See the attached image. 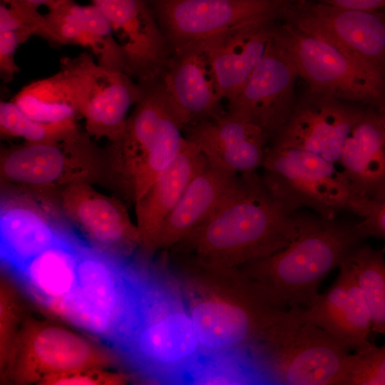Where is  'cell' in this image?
Returning a JSON list of instances; mask_svg holds the SVG:
<instances>
[{
  "instance_id": "7c38bea8",
  "label": "cell",
  "mask_w": 385,
  "mask_h": 385,
  "mask_svg": "<svg viewBox=\"0 0 385 385\" xmlns=\"http://www.w3.org/2000/svg\"><path fill=\"white\" fill-rule=\"evenodd\" d=\"M271 0H155L154 14L170 52L247 23L274 19Z\"/></svg>"
},
{
  "instance_id": "44dd1931",
  "label": "cell",
  "mask_w": 385,
  "mask_h": 385,
  "mask_svg": "<svg viewBox=\"0 0 385 385\" xmlns=\"http://www.w3.org/2000/svg\"><path fill=\"white\" fill-rule=\"evenodd\" d=\"M183 130L213 166L237 175L262 168L267 142L261 129L251 123L225 113Z\"/></svg>"
},
{
  "instance_id": "cb8c5ba5",
  "label": "cell",
  "mask_w": 385,
  "mask_h": 385,
  "mask_svg": "<svg viewBox=\"0 0 385 385\" xmlns=\"http://www.w3.org/2000/svg\"><path fill=\"white\" fill-rule=\"evenodd\" d=\"M338 163L359 200L385 193V129L378 110L366 107L349 133Z\"/></svg>"
},
{
  "instance_id": "ac0fdd59",
  "label": "cell",
  "mask_w": 385,
  "mask_h": 385,
  "mask_svg": "<svg viewBox=\"0 0 385 385\" xmlns=\"http://www.w3.org/2000/svg\"><path fill=\"white\" fill-rule=\"evenodd\" d=\"M71 232L31 193H4L0 202L1 259L16 270Z\"/></svg>"
},
{
  "instance_id": "4dcf8cb0",
  "label": "cell",
  "mask_w": 385,
  "mask_h": 385,
  "mask_svg": "<svg viewBox=\"0 0 385 385\" xmlns=\"http://www.w3.org/2000/svg\"><path fill=\"white\" fill-rule=\"evenodd\" d=\"M14 279L3 272L0 279V376L6 382L13 365L22 324L20 292Z\"/></svg>"
},
{
  "instance_id": "2e32d148",
  "label": "cell",
  "mask_w": 385,
  "mask_h": 385,
  "mask_svg": "<svg viewBox=\"0 0 385 385\" xmlns=\"http://www.w3.org/2000/svg\"><path fill=\"white\" fill-rule=\"evenodd\" d=\"M61 204L66 217L98 251L125 261L140 248L137 225L125 206L96 191L88 182L64 187Z\"/></svg>"
},
{
  "instance_id": "484cf974",
  "label": "cell",
  "mask_w": 385,
  "mask_h": 385,
  "mask_svg": "<svg viewBox=\"0 0 385 385\" xmlns=\"http://www.w3.org/2000/svg\"><path fill=\"white\" fill-rule=\"evenodd\" d=\"M44 17L62 46L87 47L96 56L100 66L125 72L121 47L108 20L96 5L81 6L73 0H67L49 10Z\"/></svg>"
},
{
  "instance_id": "8d00e7d4",
  "label": "cell",
  "mask_w": 385,
  "mask_h": 385,
  "mask_svg": "<svg viewBox=\"0 0 385 385\" xmlns=\"http://www.w3.org/2000/svg\"><path fill=\"white\" fill-rule=\"evenodd\" d=\"M335 7L385 16V0H314Z\"/></svg>"
},
{
  "instance_id": "7402d4cb",
  "label": "cell",
  "mask_w": 385,
  "mask_h": 385,
  "mask_svg": "<svg viewBox=\"0 0 385 385\" xmlns=\"http://www.w3.org/2000/svg\"><path fill=\"white\" fill-rule=\"evenodd\" d=\"M274 20L247 23L206 38L222 99L233 98L263 58Z\"/></svg>"
},
{
  "instance_id": "277c9868",
  "label": "cell",
  "mask_w": 385,
  "mask_h": 385,
  "mask_svg": "<svg viewBox=\"0 0 385 385\" xmlns=\"http://www.w3.org/2000/svg\"><path fill=\"white\" fill-rule=\"evenodd\" d=\"M364 238L356 224L302 215L297 236L282 250L240 267L289 308H307L324 278Z\"/></svg>"
},
{
  "instance_id": "7a4b0ae2",
  "label": "cell",
  "mask_w": 385,
  "mask_h": 385,
  "mask_svg": "<svg viewBox=\"0 0 385 385\" xmlns=\"http://www.w3.org/2000/svg\"><path fill=\"white\" fill-rule=\"evenodd\" d=\"M130 309L113 349L145 382H189L203 355L175 275L168 263L130 265Z\"/></svg>"
},
{
  "instance_id": "4316f807",
  "label": "cell",
  "mask_w": 385,
  "mask_h": 385,
  "mask_svg": "<svg viewBox=\"0 0 385 385\" xmlns=\"http://www.w3.org/2000/svg\"><path fill=\"white\" fill-rule=\"evenodd\" d=\"M81 244L71 232L10 272L43 312L71 291Z\"/></svg>"
},
{
  "instance_id": "d6986e66",
  "label": "cell",
  "mask_w": 385,
  "mask_h": 385,
  "mask_svg": "<svg viewBox=\"0 0 385 385\" xmlns=\"http://www.w3.org/2000/svg\"><path fill=\"white\" fill-rule=\"evenodd\" d=\"M97 64L87 53L63 58L58 73L24 86L11 101L38 121H76L82 117Z\"/></svg>"
},
{
  "instance_id": "30bf717a",
  "label": "cell",
  "mask_w": 385,
  "mask_h": 385,
  "mask_svg": "<svg viewBox=\"0 0 385 385\" xmlns=\"http://www.w3.org/2000/svg\"><path fill=\"white\" fill-rule=\"evenodd\" d=\"M298 77L294 65L272 30L263 58L238 93L228 101L226 113L260 128L267 143L292 113L297 101Z\"/></svg>"
},
{
  "instance_id": "d4e9b609",
  "label": "cell",
  "mask_w": 385,
  "mask_h": 385,
  "mask_svg": "<svg viewBox=\"0 0 385 385\" xmlns=\"http://www.w3.org/2000/svg\"><path fill=\"white\" fill-rule=\"evenodd\" d=\"M240 175L207 163L190 181L164 222L155 251H167L204 222L233 190Z\"/></svg>"
},
{
  "instance_id": "8992f818",
  "label": "cell",
  "mask_w": 385,
  "mask_h": 385,
  "mask_svg": "<svg viewBox=\"0 0 385 385\" xmlns=\"http://www.w3.org/2000/svg\"><path fill=\"white\" fill-rule=\"evenodd\" d=\"M273 34L308 90L378 111L385 108L384 73L330 40L288 22L274 24Z\"/></svg>"
},
{
  "instance_id": "6da1fadb",
  "label": "cell",
  "mask_w": 385,
  "mask_h": 385,
  "mask_svg": "<svg viewBox=\"0 0 385 385\" xmlns=\"http://www.w3.org/2000/svg\"><path fill=\"white\" fill-rule=\"evenodd\" d=\"M203 356L244 358L297 320L289 308L240 267L205 264L168 252Z\"/></svg>"
},
{
  "instance_id": "e0dca14e",
  "label": "cell",
  "mask_w": 385,
  "mask_h": 385,
  "mask_svg": "<svg viewBox=\"0 0 385 385\" xmlns=\"http://www.w3.org/2000/svg\"><path fill=\"white\" fill-rule=\"evenodd\" d=\"M108 20L123 51L125 72L145 83L160 78L170 50L154 13L143 0H92Z\"/></svg>"
},
{
  "instance_id": "8fae6325",
  "label": "cell",
  "mask_w": 385,
  "mask_h": 385,
  "mask_svg": "<svg viewBox=\"0 0 385 385\" xmlns=\"http://www.w3.org/2000/svg\"><path fill=\"white\" fill-rule=\"evenodd\" d=\"M89 136L78 129L60 142L27 143L12 148L1 157V177L41 190L88 182L97 170Z\"/></svg>"
},
{
  "instance_id": "5b68a950",
  "label": "cell",
  "mask_w": 385,
  "mask_h": 385,
  "mask_svg": "<svg viewBox=\"0 0 385 385\" xmlns=\"http://www.w3.org/2000/svg\"><path fill=\"white\" fill-rule=\"evenodd\" d=\"M131 291L130 265L82 242L71 291L44 313L113 347L128 315Z\"/></svg>"
},
{
  "instance_id": "836d02e7",
  "label": "cell",
  "mask_w": 385,
  "mask_h": 385,
  "mask_svg": "<svg viewBox=\"0 0 385 385\" xmlns=\"http://www.w3.org/2000/svg\"><path fill=\"white\" fill-rule=\"evenodd\" d=\"M131 373L113 372L105 368H88L46 376L41 385H123L131 381Z\"/></svg>"
},
{
  "instance_id": "ffe728a7",
  "label": "cell",
  "mask_w": 385,
  "mask_h": 385,
  "mask_svg": "<svg viewBox=\"0 0 385 385\" xmlns=\"http://www.w3.org/2000/svg\"><path fill=\"white\" fill-rule=\"evenodd\" d=\"M305 320L324 329L349 350L359 351L372 344L370 312L347 260L339 275L324 293H318L304 310Z\"/></svg>"
},
{
  "instance_id": "e575fe53",
  "label": "cell",
  "mask_w": 385,
  "mask_h": 385,
  "mask_svg": "<svg viewBox=\"0 0 385 385\" xmlns=\"http://www.w3.org/2000/svg\"><path fill=\"white\" fill-rule=\"evenodd\" d=\"M354 214L362 218L356 225L364 239L374 237L385 241V193L360 201Z\"/></svg>"
},
{
  "instance_id": "d6a6232c",
  "label": "cell",
  "mask_w": 385,
  "mask_h": 385,
  "mask_svg": "<svg viewBox=\"0 0 385 385\" xmlns=\"http://www.w3.org/2000/svg\"><path fill=\"white\" fill-rule=\"evenodd\" d=\"M342 385H385V342L349 354Z\"/></svg>"
},
{
  "instance_id": "9c48e42d",
  "label": "cell",
  "mask_w": 385,
  "mask_h": 385,
  "mask_svg": "<svg viewBox=\"0 0 385 385\" xmlns=\"http://www.w3.org/2000/svg\"><path fill=\"white\" fill-rule=\"evenodd\" d=\"M121 364L114 349L63 327L27 318L21 326L6 382L38 384L51 375L88 368L108 369Z\"/></svg>"
},
{
  "instance_id": "52a82bcc",
  "label": "cell",
  "mask_w": 385,
  "mask_h": 385,
  "mask_svg": "<svg viewBox=\"0 0 385 385\" xmlns=\"http://www.w3.org/2000/svg\"><path fill=\"white\" fill-rule=\"evenodd\" d=\"M262 168L265 187L292 212L306 207L332 220L359 201L339 164L313 153L267 146Z\"/></svg>"
},
{
  "instance_id": "1f68e13d",
  "label": "cell",
  "mask_w": 385,
  "mask_h": 385,
  "mask_svg": "<svg viewBox=\"0 0 385 385\" xmlns=\"http://www.w3.org/2000/svg\"><path fill=\"white\" fill-rule=\"evenodd\" d=\"M0 30L16 32L24 43L31 36H38L53 46H61L58 38L48 26L38 8L17 2L0 4Z\"/></svg>"
},
{
  "instance_id": "3957f363",
  "label": "cell",
  "mask_w": 385,
  "mask_h": 385,
  "mask_svg": "<svg viewBox=\"0 0 385 385\" xmlns=\"http://www.w3.org/2000/svg\"><path fill=\"white\" fill-rule=\"evenodd\" d=\"M301 217L275 197L256 173L240 175L213 213L167 252L239 267L287 247L298 235Z\"/></svg>"
},
{
  "instance_id": "ba28073f",
  "label": "cell",
  "mask_w": 385,
  "mask_h": 385,
  "mask_svg": "<svg viewBox=\"0 0 385 385\" xmlns=\"http://www.w3.org/2000/svg\"><path fill=\"white\" fill-rule=\"evenodd\" d=\"M349 351L328 332L305 320L248 355L277 384L342 385Z\"/></svg>"
},
{
  "instance_id": "9a60e30c",
  "label": "cell",
  "mask_w": 385,
  "mask_h": 385,
  "mask_svg": "<svg viewBox=\"0 0 385 385\" xmlns=\"http://www.w3.org/2000/svg\"><path fill=\"white\" fill-rule=\"evenodd\" d=\"M160 78L168 103L183 129L225 113L206 39L170 53Z\"/></svg>"
},
{
  "instance_id": "d590c367",
  "label": "cell",
  "mask_w": 385,
  "mask_h": 385,
  "mask_svg": "<svg viewBox=\"0 0 385 385\" xmlns=\"http://www.w3.org/2000/svg\"><path fill=\"white\" fill-rule=\"evenodd\" d=\"M23 43L16 32L0 30V76L4 83L11 82L20 71L15 61V53Z\"/></svg>"
},
{
  "instance_id": "74e56055",
  "label": "cell",
  "mask_w": 385,
  "mask_h": 385,
  "mask_svg": "<svg viewBox=\"0 0 385 385\" xmlns=\"http://www.w3.org/2000/svg\"><path fill=\"white\" fill-rule=\"evenodd\" d=\"M67 0H1V2H17L38 8L46 6L49 10L58 7Z\"/></svg>"
},
{
  "instance_id": "f546056e",
  "label": "cell",
  "mask_w": 385,
  "mask_h": 385,
  "mask_svg": "<svg viewBox=\"0 0 385 385\" xmlns=\"http://www.w3.org/2000/svg\"><path fill=\"white\" fill-rule=\"evenodd\" d=\"M76 121L46 123L28 116L12 101L0 103L2 136L21 137L30 143L60 142L78 130Z\"/></svg>"
},
{
  "instance_id": "f35d334b",
  "label": "cell",
  "mask_w": 385,
  "mask_h": 385,
  "mask_svg": "<svg viewBox=\"0 0 385 385\" xmlns=\"http://www.w3.org/2000/svg\"><path fill=\"white\" fill-rule=\"evenodd\" d=\"M271 1H273L274 4H276L281 9L282 8L290 4L294 0H271Z\"/></svg>"
},
{
  "instance_id": "83f0119b",
  "label": "cell",
  "mask_w": 385,
  "mask_h": 385,
  "mask_svg": "<svg viewBox=\"0 0 385 385\" xmlns=\"http://www.w3.org/2000/svg\"><path fill=\"white\" fill-rule=\"evenodd\" d=\"M143 93L142 86L122 71L96 66L82 117L89 135L106 138L112 143L120 139L126 126L127 113Z\"/></svg>"
},
{
  "instance_id": "603a6c76",
  "label": "cell",
  "mask_w": 385,
  "mask_h": 385,
  "mask_svg": "<svg viewBox=\"0 0 385 385\" xmlns=\"http://www.w3.org/2000/svg\"><path fill=\"white\" fill-rule=\"evenodd\" d=\"M207 163L198 147L186 138L179 155L135 203L140 249L145 258L156 252V242L164 222L190 181Z\"/></svg>"
},
{
  "instance_id": "f1b7e54d",
  "label": "cell",
  "mask_w": 385,
  "mask_h": 385,
  "mask_svg": "<svg viewBox=\"0 0 385 385\" xmlns=\"http://www.w3.org/2000/svg\"><path fill=\"white\" fill-rule=\"evenodd\" d=\"M385 248L361 244L348 258L369 307L372 331L385 334Z\"/></svg>"
},
{
  "instance_id": "4fadbf2b",
  "label": "cell",
  "mask_w": 385,
  "mask_h": 385,
  "mask_svg": "<svg viewBox=\"0 0 385 385\" xmlns=\"http://www.w3.org/2000/svg\"><path fill=\"white\" fill-rule=\"evenodd\" d=\"M279 15L385 75V16L304 0L293 1L281 9Z\"/></svg>"
},
{
  "instance_id": "ab89813d",
  "label": "cell",
  "mask_w": 385,
  "mask_h": 385,
  "mask_svg": "<svg viewBox=\"0 0 385 385\" xmlns=\"http://www.w3.org/2000/svg\"><path fill=\"white\" fill-rule=\"evenodd\" d=\"M380 115L381 120L383 124V126L385 129V108L381 111H378Z\"/></svg>"
},
{
  "instance_id": "5bb4252c",
  "label": "cell",
  "mask_w": 385,
  "mask_h": 385,
  "mask_svg": "<svg viewBox=\"0 0 385 385\" xmlns=\"http://www.w3.org/2000/svg\"><path fill=\"white\" fill-rule=\"evenodd\" d=\"M366 107L307 90L270 145L309 151L338 163L349 133Z\"/></svg>"
}]
</instances>
